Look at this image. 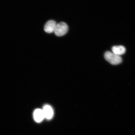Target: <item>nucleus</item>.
Returning a JSON list of instances; mask_svg holds the SVG:
<instances>
[{
	"label": "nucleus",
	"instance_id": "f257e3e1",
	"mask_svg": "<svg viewBox=\"0 0 135 135\" xmlns=\"http://www.w3.org/2000/svg\"><path fill=\"white\" fill-rule=\"evenodd\" d=\"M104 56L106 60L113 65H118L122 61V59L120 56L116 55L112 52H106Z\"/></svg>",
	"mask_w": 135,
	"mask_h": 135
},
{
	"label": "nucleus",
	"instance_id": "20e7f679",
	"mask_svg": "<svg viewBox=\"0 0 135 135\" xmlns=\"http://www.w3.org/2000/svg\"><path fill=\"white\" fill-rule=\"evenodd\" d=\"M43 111L45 117L47 119H50L53 117L54 112L53 109L50 105H47L45 106L42 110Z\"/></svg>",
	"mask_w": 135,
	"mask_h": 135
},
{
	"label": "nucleus",
	"instance_id": "7ed1b4c3",
	"mask_svg": "<svg viewBox=\"0 0 135 135\" xmlns=\"http://www.w3.org/2000/svg\"><path fill=\"white\" fill-rule=\"evenodd\" d=\"M56 23L55 21L50 20L47 22L44 27V30L45 32L51 33L54 32Z\"/></svg>",
	"mask_w": 135,
	"mask_h": 135
},
{
	"label": "nucleus",
	"instance_id": "f03ea898",
	"mask_svg": "<svg viewBox=\"0 0 135 135\" xmlns=\"http://www.w3.org/2000/svg\"><path fill=\"white\" fill-rule=\"evenodd\" d=\"M68 30V27L66 23L61 22L57 24L54 32L58 36H62L66 33Z\"/></svg>",
	"mask_w": 135,
	"mask_h": 135
},
{
	"label": "nucleus",
	"instance_id": "39448f33",
	"mask_svg": "<svg viewBox=\"0 0 135 135\" xmlns=\"http://www.w3.org/2000/svg\"><path fill=\"white\" fill-rule=\"evenodd\" d=\"M33 117L35 120L37 122H41L45 118L43 110L40 109L35 110L34 112Z\"/></svg>",
	"mask_w": 135,
	"mask_h": 135
},
{
	"label": "nucleus",
	"instance_id": "423d86ee",
	"mask_svg": "<svg viewBox=\"0 0 135 135\" xmlns=\"http://www.w3.org/2000/svg\"><path fill=\"white\" fill-rule=\"evenodd\" d=\"M112 52L115 54L120 56L125 53L126 49L122 45L115 46L112 47Z\"/></svg>",
	"mask_w": 135,
	"mask_h": 135
}]
</instances>
